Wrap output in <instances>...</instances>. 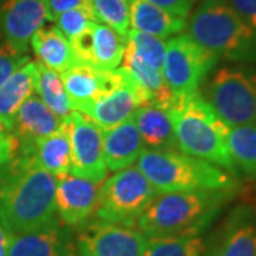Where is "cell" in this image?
<instances>
[{
    "mask_svg": "<svg viewBox=\"0 0 256 256\" xmlns=\"http://www.w3.org/2000/svg\"><path fill=\"white\" fill-rule=\"evenodd\" d=\"M205 256H256V208L236 205L206 245Z\"/></svg>",
    "mask_w": 256,
    "mask_h": 256,
    "instance_id": "7c38bea8",
    "label": "cell"
},
{
    "mask_svg": "<svg viewBox=\"0 0 256 256\" xmlns=\"http://www.w3.org/2000/svg\"><path fill=\"white\" fill-rule=\"evenodd\" d=\"M78 62L94 68L112 72L122 63L127 38L106 24L94 22L80 36L70 40Z\"/></svg>",
    "mask_w": 256,
    "mask_h": 256,
    "instance_id": "5bb4252c",
    "label": "cell"
},
{
    "mask_svg": "<svg viewBox=\"0 0 256 256\" xmlns=\"http://www.w3.org/2000/svg\"><path fill=\"white\" fill-rule=\"evenodd\" d=\"M46 20L52 22L48 0H6L0 6V32L22 53H28L32 37Z\"/></svg>",
    "mask_w": 256,
    "mask_h": 256,
    "instance_id": "4fadbf2b",
    "label": "cell"
},
{
    "mask_svg": "<svg viewBox=\"0 0 256 256\" xmlns=\"http://www.w3.org/2000/svg\"><path fill=\"white\" fill-rule=\"evenodd\" d=\"M174 128L176 150L182 154L235 172L229 154V127L220 118L202 94L175 96L166 108Z\"/></svg>",
    "mask_w": 256,
    "mask_h": 256,
    "instance_id": "3957f363",
    "label": "cell"
},
{
    "mask_svg": "<svg viewBox=\"0 0 256 256\" xmlns=\"http://www.w3.org/2000/svg\"><path fill=\"white\" fill-rule=\"evenodd\" d=\"M144 146L132 117L117 127L102 131V150L108 171L118 172L131 166L146 150Z\"/></svg>",
    "mask_w": 256,
    "mask_h": 256,
    "instance_id": "ac0fdd59",
    "label": "cell"
},
{
    "mask_svg": "<svg viewBox=\"0 0 256 256\" xmlns=\"http://www.w3.org/2000/svg\"><path fill=\"white\" fill-rule=\"evenodd\" d=\"M56 28H58L68 40H73L80 36L82 32L90 28V24L97 22L92 12L86 8H77V9L64 12L60 16L54 18Z\"/></svg>",
    "mask_w": 256,
    "mask_h": 256,
    "instance_id": "4dcf8cb0",
    "label": "cell"
},
{
    "mask_svg": "<svg viewBox=\"0 0 256 256\" xmlns=\"http://www.w3.org/2000/svg\"><path fill=\"white\" fill-rule=\"evenodd\" d=\"M6 256H80L73 230L67 225L10 235Z\"/></svg>",
    "mask_w": 256,
    "mask_h": 256,
    "instance_id": "e0dca14e",
    "label": "cell"
},
{
    "mask_svg": "<svg viewBox=\"0 0 256 256\" xmlns=\"http://www.w3.org/2000/svg\"><path fill=\"white\" fill-rule=\"evenodd\" d=\"M28 62H30L28 53L18 52L4 37L0 38V86Z\"/></svg>",
    "mask_w": 256,
    "mask_h": 256,
    "instance_id": "1f68e13d",
    "label": "cell"
},
{
    "mask_svg": "<svg viewBox=\"0 0 256 256\" xmlns=\"http://www.w3.org/2000/svg\"><path fill=\"white\" fill-rule=\"evenodd\" d=\"M36 92L40 100L54 112L58 118H66L72 114L70 98L66 92L63 80L50 68L38 64V77L36 82Z\"/></svg>",
    "mask_w": 256,
    "mask_h": 256,
    "instance_id": "484cf974",
    "label": "cell"
},
{
    "mask_svg": "<svg viewBox=\"0 0 256 256\" xmlns=\"http://www.w3.org/2000/svg\"><path fill=\"white\" fill-rule=\"evenodd\" d=\"M202 97L229 128L256 126V68L225 66L210 77Z\"/></svg>",
    "mask_w": 256,
    "mask_h": 256,
    "instance_id": "8992f818",
    "label": "cell"
},
{
    "mask_svg": "<svg viewBox=\"0 0 256 256\" xmlns=\"http://www.w3.org/2000/svg\"><path fill=\"white\" fill-rule=\"evenodd\" d=\"M56 178L38 164L33 146L0 160V224L10 235L63 225L56 208Z\"/></svg>",
    "mask_w": 256,
    "mask_h": 256,
    "instance_id": "6da1fadb",
    "label": "cell"
},
{
    "mask_svg": "<svg viewBox=\"0 0 256 256\" xmlns=\"http://www.w3.org/2000/svg\"><path fill=\"white\" fill-rule=\"evenodd\" d=\"M30 44L37 63L56 73H64L80 63L70 40L56 26L38 28L32 37Z\"/></svg>",
    "mask_w": 256,
    "mask_h": 256,
    "instance_id": "44dd1931",
    "label": "cell"
},
{
    "mask_svg": "<svg viewBox=\"0 0 256 256\" xmlns=\"http://www.w3.org/2000/svg\"><path fill=\"white\" fill-rule=\"evenodd\" d=\"M206 244L201 234L188 232L168 238L148 239L144 256H205Z\"/></svg>",
    "mask_w": 256,
    "mask_h": 256,
    "instance_id": "83f0119b",
    "label": "cell"
},
{
    "mask_svg": "<svg viewBox=\"0 0 256 256\" xmlns=\"http://www.w3.org/2000/svg\"><path fill=\"white\" fill-rule=\"evenodd\" d=\"M18 146V138L0 124V160L13 154Z\"/></svg>",
    "mask_w": 256,
    "mask_h": 256,
    "instance_id": "d590c367",
    "label": "cell"
},
{
    "mask_svg": "<svg viewBox=\"0 0 256 256\" xmlns=\"http://www.w3.org/2000/svg\"><path fill=\"white\" fill-rule=\"evenodd\" d=\"M38 63L28 62L0 86V124L12 132L18 108L36 92Z\"/></svg>",
    "mask_w": 256,
    "mask_h": 256,
    "instance_id": "ffe728a7",
    "label": "cell"
},
{
    "mask_svg": "<svg viewBox=\"0 0 256 256\" xmlns=\"http://www.w3.org/2000/svg\"><path fill=\"white\" fill-rule=\"evenodd\" d=\"M72 146V174L92 181H106L107 165L102 150V131L78 111L66 117Z\"/></svg>",
    "mask_w": 256,
    "mask_h": 256,
    "instance_id": "30bf717a",
    "label": "cell"
},
{
    "mask_svg": "<svg viewBox=\"0 0 256 256\" xmlns=\"http://www.w3.org/2000/svg\"><path fill=\"white\" fill-rule=\"evenodd\" d=\"M235 195L236 190L160 194L140 216L137 228L148 239L168 238L188 232L201 234Z\"/></svg>",
    "mask_w": 256,
    "mask_h": 256,
    "instance_id": "7a4b0ae2",
    "label": "cell"
},
{
    "mask_svg": "<svg viewBox=\"0 0 256 256\" xmlns=\"http://www.w3.org/2000/svg\"><path fill=\"white\" fill-rule=\"evenodd\" d=\"M146 2L182 18H186L191 14L192 8L195 4V0H146Z\"/></svg>",
    "mask_w": 256,
    "mask_h": 256,
    "instance_id": "836d02e7",
    "label": "cell"
},
{
    "mask_svg": "<svg viewBox=\"0 0 256 256\" xmlns=\"http://www.w3.org/2000/svg\"><path fill=\"white\" fill-rule=\"evenodd\" d=\"M228 148L235 166L256 176V126L229 128Z\"/></svg>",
    "mask_w": 256,
    "mask_h": 256,
    "instance_id": "4316f807",
    "label": "cell"
},
{
    "mask_svg": "<svg viewBox=\"0 0 256 256\" xmlns=\"http://www.w3.org/2000/svg\"><path fill=\"white\" fill-rule=\"evenodd\" d=\"M160 194L138 166H128L102 182L96 210L97 220L126 226H137V220Z\"/></svg>",
    "mask_w": 256,
    "mask_h": 256,
    "instance_id": "52a82bcc",
    "label": "cell"
},
{
    "mask_svg": "<svg viewBox=\"0 0 256 256\" xmlns=\"http://www.w3.org/2000/svg\"><path fill=\"white\" fill-rule=\"evenodd\" d=\"M34 156L38 164L54 178H62L72 172V146L68 124L66 118L53 134L34 142Z\"/></svg>",
    "mask_w": 256,
    "mask_h": 256,
    "instance_id": "d4e9b609",
    "label": "cell"
},
{
    "mask_svg": "<svg viewBox=\"0 0 256 256\" xmlns=\"http://www.w3.org/2000/svg\"><path fill=\"white\" fill-rule=\"evenodd\" d=\"M76 244L80 256H144L148 238L134 226L90 220L78 225Z\"/></svg>",
    "mask_w": 256,
    "mask_h": 256,
    "instance_id": "9c48e42d",
    "label": "cell"
},
{
    "mask_svg": "<svg viewBox=\"0 0 256 256\" xmlns=\"http://www.w3.org/2000/svg\"><path fill=\"white\" fill-rule=\"evenodd\" d=\"M138 170L158 194L200 190H236V180L229 171L180 151L144 150Z\"/></svg>",
    "mask_w": 256,
    "mask_h": 256,
    "instance_id": "5b68a950",
    "label": "cell"
},
{
    "mask_svg": "<svg viewBox=\"0 0 256 256\" xmlns=\"http://www.w3.org/2000/svg\"><path fill=\"white\" fill-rule=\"evenodd\" d=\"M130 22L134 30L162 40L181 33L186 28V18L171 14L146 0H131Z\"/></svg>",
    "mask_w": 256,
    "mask_h": 256,
    "instance_id": "cb8c5ba5",
    "label": "cell"
},
{
    "mask_svg": "<svg viewBox=\"0 0 256 256\" xmlns=\"http://www.w3.org/2000/svg\"><path fill=\"white\" fill-rule=\"evenodd\" d=\"M58 118L38 96H32L18 108L13 121L12 134L18 138L20 146H34V142L53 134L62 126Z\"/></svg>",
    "mask_w": 256,
    "mask_h": 256,
    "instance_id": "d6986e66",
    "label": "cell"
},
{
    "mask_svg": "<svg viewBox=\"0 0 256 256\" xmlns=\"http://www.w3.org/2000/svg\"><path fill=\"white\" fill-rule=\"evenodd\" d=\"M218 57L205 47L195 43L188 34H180L166 42L162 76L174 96H191L200 92V87Z\"/></svg>",
    "mask_w": 256,
    "mask_h": 256,
    "instance_id": "ba28073f",
    "label": "cell"
},
{
    "mask_svg": "<svg viewBox=\"0 0 256 256\" xmlns=\"http://www.w3.org/2000/svg\"><path fill=\"white\" fill-rule=\"evenodd\" d=\"M92 10L97 22L127 38L131 30V0H92Z\"/></svg>",
    "mask_w": 256,
    "mask_h": 256,
    "instance_id": "f1b7e54d",
    "label": "cell"
},
{
    "mask_svg": "<svg viewBox=\"0 0 256 256\" xmlns=\"http://www.w3.org/2000/svg\"><path fill=\"white\" fill-rule=\"evenodd\" d=\"M104 181L66 175L56 184V208L63 225L78 226L96 212Z\"/></svg>",
    "mask_w": 256,
    "mask_h": 256,
    "instance_id": "9a60e30c",
    "label": "cell"
},
{
    "mask_svg": "<svg viewBox=\"0 0 256 256\" xmlns=\"http://www.w3.org/2000/svg\"><path fill=\"white\" fill-rule=\"evenodd\" d=\"M121 70V82L98 100L77 106L74 111L84 114L100 128L101 131L117 127L126 120L131 118L138 107L148 104V98L136 82Z\"/></svg>",
    "mask_w": 256,
    "mask_h": 256,
    "instance_id": "8fae6325",
    "label": "cell"
},
{
    "mask_svg": "<svg viewBox=\"0 0 256 256\" xmlns=\"http://www.w3.org/2000/svg\"><path fill=\"white\" fill-rule=\"evenodd\" d=\"M8 246H9V234L0 224V256H6Z\"/></svg>",
    "mask_w": 256,
    "mask_h": 256,
    "instance_id": "8d00e7d4",
    "label": "cell"
},
{
    "mask_svg": "<svg viewBox=\"0 0 256 256\" xmlns=\"http://www.w3.org/2000/svg\"><path fill=\"white\" fill-rule=\"evenodd\" d=\"M128 43L132 46L136 54L148 64L150 67L156 68L162 73V67L165 62V50H166V42L162 38H158L151 34H146L137 32L134 28L130 30L127 37Z\"/></svg>",
    "mask_w": 256,
    "mask_h": 256,
    "instance_id": "f546056e",
    "label": "cell"
},
{
    "mask_svg": "<svg viewBox=\"0 0 256 256\" xmlns=\"http://www.w3.org/2000/svg\"><path fill=\"white\" fill-rule=\"evenodd\" d=\"M238 16L256 33V0H226Z\"/></svg>",
    "mask_w": 256,
    "mask_h": 256,
    "instance_id": "d6a6232c",
    "label": "cell"
},
{
    "mask_svg": "<svg viewBox=\"0 0 256 256\" xmlns=\"http://www.w3.org/2000/svg\"><path fill=\"white\" fill-rule=\"evenodd\" d=\"M185 28L195 43L218 58L256 62V33L226 0H201Z\"/></svg>",
    "mask_w": 256,
    "mask_h": 256,
    "instance_id": "277c9868",
    "label": "cell"
},
{
    "mask_svg": "<svg viewBox=\"0 0 256 256\" xmlns=\"http://www.w3.org/2000/svg\"><path fill=\"white\" fill-rule=\"evenodd\" d=\"M121 68L126 70L128 76L144 92L148 98V104H156L164 108H168L171 106L175 96L174 92L170 90V87L166 86L162 73L144 63L136 54L134 48L128 43V40Z\"/></svg>",
    "mask_w": 256,
    "mask_h": 256,
    "instance_id": "7402d4cb",
    "label": "cell"
},
{
    "mask_svg": "<svg viewBox=\"0 0 256 256\" xmlns=\"http://www.w3.org/2000/svg\"><path fill=\"white\" fill-rule=\"evenodd\" d=\"M62 80L72 108H76L80 104L98 100L112 92L121 82V70L118 67L112 72H104L88 64L78 63L62 73Z\"/></svg>",
    "mask_w": 256,
    "mask_h": 256,
    "instance_id": "2e32d148",
    "label": "cell"
},
{
    "mask_svg": "<svg viewBox=\"0 0 256 256\" xmlns=\"http://www.w3.org/2000/svg\"><path fill=\"white\" fill-rule=\"evenodd\" d=\"M132 118L146 146L158 151L176 150L174 128L166 108L156 104H146L138 107Z\"/></svg>",
    "mask_w": 256,
    "mask_h": 256,
    "instance_id": "603a6c76",
    "label": "cell"
},
{
    "mask_svg": "<svg viewBox=\"0 0 256 256\" xmlns=\"http://www.w3.org/2000/svg\"><path fill=\"white\" fill-rule=\"evenodd\" d=\"M77 8H86L92 10V0H48V12L52 22H54V18L64 12Z\"/></svg>",
    "mask_w": 256,
    "mask_h": 256,
    "instance_id": "e575fe53",
    "label": "cell"
}]
</instances>
